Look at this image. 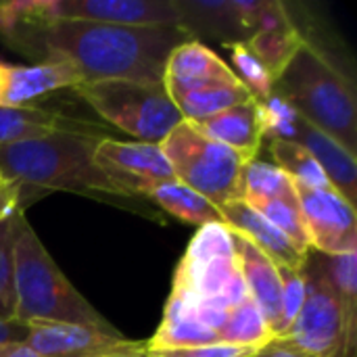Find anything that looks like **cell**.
Instances as JSON below:
<instances>
[{
    "instance_id": "6da1fadb",
    "label": "cell",
    "mask_w": 357,
    "mask_h": 357,
    "mask_svg": "<svg viewBox=\"0 0 357 357\" xmlns=\"http://www.w3.org/2000/svg\"><path fill=\"white\" fill-rule=\"evenodd\" d=\"M6 40L19 52L40 59L38 63L63 61L73 65L84 79L82 84L102 79L163 84L169 52L192 38L182 25L128 27L56 19L19 27Z\"/></svg>"
},
{
    "instance_id": "7a4b0ae2",
    "label": "cell",
    "mask_w": 357,
    "mask_h": 357,
    "mask_svg": "<svg viewBox=\"0 0 357 357\" xmlns=\"http://www.w3.org/2000/svg\"><path fill=\"white\" fill-rule=\"evenodd\" d=\"M109 138L100 132H61L38 140L0 146V178L25 190H63L134 199L126 188L96 167V144Z\"/></svg>"
},
{
    "instance_id": "3957f363",
    "label": "cell",
    "mask_w": 357,
    "mask_h": 357,
    "mask_svg": "<svg viewBox=\"0 0 357 357\" xmlns=\"http://www.w3.org/2000/svg\"><path fill=\"white\" fill-rule=\"evenodd\" d=\"M15 320L67 322L115 331L67 280L23 213L17 220L13 247Z\"/></svg>"
},
{
    "instance_id": "277c9868",
    "label": "cell",
    "mask_w": 357,
    "mask_h": 357,
    "mask_svg": "<svg viewBox=\"0 0 357 357\" xmlns=\"http://www.w3.org/2000/svg\"><path fill=\"white\" fill-rule=\"evenodd\" d=\"M274 94L356 155L357 107L354 84L324 50L305 40L276 79Z\"/></svg>"
},
{
    "instance_id": "5b68a950",
    "label": "cell",
    "mask_w": 357,
    "mask_h": 357,
    "mask_svg": "<svg viewBox=\"0 0 357 357\" xmlns=\"http://www.w3.org/2000/svg\"><path fill=\"white\" fill-rule=\"evenodd\" d=\"M176 180L203 195L218 209L243 199V174L251 163L236 151L180 121L159 144Z\"/></svg>"
},
{
    "instance_id": "8992f818",
    "label": "cell",
    "mask_w": 357,
    "mask_h": 357,
    "mask_svg": "<svg viewBox=\"0 0 357 357\" xmlns=\"http://www.w3.org/2000/svg\"><path fill=\"white\" fill-rule=\"evenodd\" d=\"M73 92L105 121L134 136L138 142L161 144L163 138L184 121L163 84L102 79L79 84Z\"/></svg>"
},
{
    "instance_id": "52a82bcc",
    "label": "cell",
    "mask_w": 357,
    "mask_h": 357,
    "mask_svg": "<svg viewBox=\"0 0 357 357\" xmlns=\"http://www.w3.org/2000/svg\"><path fill=\"white\" fill-rule=\"evenodd\" d=\"M303 278L305 301L284 339L316 357H351L356 335L349 331L343 305L322 268L320 253L310 251L303 266Z\"/></svg>"
},
{
    "instance_id": "ba28073f",
    "label": "cell",
    "mask_w": 357,
    "mask_h": 357,
    "mask_svg": "<svg viewBox=\"0 0 357 357\" xmlns=\"http://www.w3.org/2000/svg\"><path fill=\"white\" fill-rule=\"evenodd\" d=\"M295 190L312 251L320 255L357 251V218L351 203L335 188H307L295 184Z\"/></svg>"
},
{
    "instance_id": "9c48e42d",
    "label": "cell",
    "mask_w": 357,
    "mask_h": 357,
    "mask_svg": "<svg viewBox=\"0 0 357 357\" xmlns=\"http://www.w3.org/2000/svg\"><path fill=\"white\" fill-rule=\"evenodd\" d=\"M25 345L46 357H109L146 354V341L126 339L119 331H100L67 322H25Z\"/></svg>"
},
{
    "instance_id": "30bf717a",
    "label": "cell",
    "mask_w": 357,
    "mask_h": 357,
    "mask_svg": "<svg viewBox=\"0 0 357 357\" xmlns=\"http://www.w3.org/2000/svg\"><path fill=\"white\" fill-rule=\"evenodd\" d=\"M92 159L96 167H100L134 199L144 197L151 188L163 182L176 180L159 144L102 138L96 144Z\"/></svg>"
},
{
    "instance_id": "8fae6325",
    "label": "cell",
    "mask_w": 357,
    "mask_h": 357,
    "mask_svg": "<svg viewBox=\"0 0 357 357\" xmlns=\"http://www.w3.org/2000/svg\"><path fill=\"white\" fill-rule=\"evenodd\" d=\"M56 19L128 27L180 25V13L174 0H52V21Z\"/></svg>"
},
{
    "instance_id": "7c38bea8",
    "label": "cell",
    "mask_w": 357,
    "mask_h": 357,
    "mask_svg": "<svg viewBox=\"0 0 357 357\" xmlns=\"http://www.w3.org/2000/svg\"><path fill=\"white\" fill-rule=\"evenodd\" d=\"M82 82L79 71L63 61L33 65L0 61V107H27L40 96L65 88L73 90Z\"/></svg>"
},
{
    "instance_id": "4fadbf2b",
    "label": "cell",
    "mask_w": 357,
    "mask_h": 357,
    "mask_svg": "<svg viewBox=\"0 0 357 357\" xmlns=\"http://www.w3.org/2000/svg\"><path fill=\"white\" fill-rule=\"evenodd\" d=\"M218 84L234 86L241 82L234 75L232 67H228V63L209 46L197 40H188L169 52L163 69V86L169 98Z\"/></svg>"
},
{
    "instance_id": "5bb4252c",
    "label": "cell",
    "mask_w": 357,
    "mask_h": 357,
    "mask_svg": "<svg viewBox=\"0 0 357 357\" xmlns=\"http://www.w3.org/2000/svg\"><path fill=\"white\" fill-rule=\"evenodd\" d=\"M220 215L224 226H228L232 232H238L249 243H253L278 268L303 270L310 253L299 249L289 236H284L272 222H268L259 211H255L247 201L236 199L222 205Z\"/></svg>"
},
{
    "instance_id": "9a60e30c",
    "label": "cell",
    "mask_w": 357,
    "mask_h": 357,
    "mask_svg": "<svg viewBox=\"0 0 357 357\" xmlns=\"http://www.w3.org/2000/svg\"><path fill=\"white\" fill-rule=\"evenodd\" d=\"M232 243H234L241 276L247 287L249 299L261 312L274 337L280 320V301H282V282H280L278 266L238 232H232Z\"/></svg>"
},
{
    "instance_id": "2e32d148",
    "label": "cell",
    "mask_w": 357,
    "mask_h": 357,
    "mask_svg": "<svg viewBox=\"0 0 357 357\" xmlns=\"http://www.w3.org/2000/svg\"><path fill=\"white\" fill-rule=\"evenodd\" d=\"M293 142L301 144L322 167L331 186L356 207L357 201V159L339 140L312 126L299 115Z\"/></svg>"
},
{
    "instance_id": "e0dca14e",
    "label": "cell",
    "mask_w": 357,
    "mask_h": 357,
    "mask_svg": "<svg viewBox=\"0 0 357 357\" xmlns=\"http://www.w3.org/2000/svg\"><path fill=\"white\" fill-rule=\"evenodd\" d=\"M61 132H86V134H107L100 126L61 115L36 105L27 107H0V146L38 140Z\"/></svg>"
},
{
    "instance_id": "ac0fdd59",
    "label": "cell",
    "mask_w": 357,
    "mask_h": 357,
    "mask_svg": "<svg viewBox=\"0 0 357 357\" xmlns=\"http://www.w3.org/2000/svg\"><path fill=\"white\" fill-rule=\"evenodd\" d=\"M195 130L205 134L207 138L236 151L247 161H255L261 151V128L257 117V102L255 98L230 107L213 117L201 121H188Z\"/></svg>"
},
{
    "instance_id": "d6986e66",
    "label": "cell",
    "mask_w": 357,
    "mask_h": 357,
    "mask_svg": "<svg viewBox=\"0 0 357 357\" xmlns=\"http://www.w3.org/2000/svg\"><path fill=\"white\" fill-rule=\"evenodd\" d=\"M144 197L155 201L163 211H167L169 215H174L184 224L199 226V228L207 224H222L220 209L213 203H209L203 195L195 192L192 188L184 186L178 180L163 182L151 188Z\"/></svg>"
},
{
    "instance_id": "ffe728a7",
    "label": "cell",
    "mask_w": 357,
    "mask_h": 357,
    "mask_svg": "<svg viewBox=\"0 0 357 357\" xmlns=\"http://www.w3.org/2000/svg\"><path fill=\"white\" fill-rule=\"evenodd\" d=\"M307 38L301 36V31L295 27V23H287L280 27H268L253 31L247 40H243L249 50L261 61V65L268 69V73L276 79L282 75V71L289 67L297 50L303 46Z\"/></svg>"
},
{
    "instance_id": "44dd1931",
    "label": "cell",
    "mask_w": 357,
    "mask_h": 357,
    "mask_svg": "<svg viewBox=\"0 0 357 357\" xmlns=\"http://www.w3.org/2000/svg\"><path fill=\"white\" fill-rule=\"evenodd\" d=\"M253 96L249 94V90L243 84H234V86L218 84V86H207V88L178 94L172 100L178 107L184 121H201V119L213 117L230 107L247 102Z\"/></svg>"
},
{
    "instance_id": "7402d4cb",
    "label": "cell",
    "mask_w": 357,
    "mask_h": 357,
    "mask_svg": "<svg viewBox=\"0 0 357 357\" xmlns=\"http://www.w3.org/2000/svg\"><path fill=\"white\" fill-rule=\"evenodd\" d=\"M270 155L295 184L307 188H333L324 176L318 161L297 142L291 140H270Z\"/></svg>"
},
{
    "instance_id": "603a6c76",
    "label": "cell",
    "mask_w": 357,
    "mask_h": 357,
    "mask_svg": "<svg viewBox=\"0 0 357 357\" xmlns=\"http://www.w3.org/2000/svg\"><path fill=\"white\" fill-rule=\"evenodd\" d=\"M243 199H280L287 203H299L295 182L276 165L266 161H251L243 174Z\"/></svg>"
},
{
    "instance_id": "cb8c5ba5",
    "label": "cell",
    "mask_w": 357,
    "mask_h": 357,
    "mask_svg": "<svg viewBox=\"0 0 357 357\" xmlns=\"http://www.w3.org/2000/svg\"><path fill=\"white\" fill-rule=\"evenodd\" d=\"M328 282L339 297L349 331H357V251L343 255H320Z\"/></svg>"
},
{
    "instance_id": "d4e9b609",
    "label": "cell",
    "mask_w": 357,
    "mask_h": 357,
    "mask_svg": "<svg viewBox=\"0 0 357 357\" xmlns=\"http://www.w3.org/2000/svg\"><path fill=\"white\" fill-rule=\"evenodd\" d=\"M272 333L261 316V312L255 307L251 299L236 305L220 335L222 343L228 345H245V347H257L261 349L272 341Z\"/></svg>"
},
{
    "instance_id": "484cf974",
    "label": "cell",
    "mask_w": 357,
    "mask_h": 357,
    "mask_svg": "<svg viewBox=\"0 0 357 357\" xmlns=\"http://www.w3.org/2000/svg\"><path fill=\"white\" fill-rule=\"evenodd\" d=\"M232 54L234 75L238 82L249 90V94L255 100H266L274 94V77L268 73V69L261 65V61L249 50V46L241 42H226L224 44Z\"/></svg>"
},
{
    "instance_id": "4316f807",
    "label": "cell",
    "mask_w": 357,
    "mask_h": 357,
    "mask_svg": "<svg viewBox=\"0 0 357 357\" xmlns=\"http://www.w3.org/2000/svg\"><path fill=\"white\" fill-rule=\"evenodd\" d=\"M247 203L255 211H259L268 222H272L284 236H289L299 249H303L307 253L312 251L310 241H307V232H305V226L301 220L299 203H287L280 199H251Z\"/></svg>"
},
{
    "instance_id": "83f0119b",
    "label": "cell",
    "mask_w": 357,
    "mask_h": 357,
    "mask_svg": "<svg viewBox=\"0 0 357 357\" xmlns=\"http://www.w3.org/2000/svg\"><path fill=\"white\" fill-rule=\"evenodd\" d=\"M15 211L0 220V322L15 320V282H13V247L17 236Z\"/></svg>"
},
{
    "instance_id": "f1b7e54d",
    "label": "cell",
    "mask_w": 357,
    "mask_h": 357,
    "mask_svg": "<svg viewBox=\"0 0 357 357\" xmlns=\"http://www.w3.org/2000/svg\"><path fill=\"white\" fill-rule=\"evenodd\" d=\"M257 102V117H259V128L264 140H291L295 138V128L299 113L284 102L278 94H272L266 100H255Z\"/></svg>"
},
{
    "instance_id": "f546056e",
    "label": "cell",
    "mask_w": 357,
    "mask_h": 357,
    "mask_svg": "<svg viewBox=\"0 0 357 357\" xmlns=\"http://www.w3.org/2000/svg\"><path fill=\"white\" fill-rule=\"evenodd\" d=\"M52 21V0H10L0 2V36H8L25 25Z\"/></svg>"
},
{
    "instance_id": "4dcf8cb0",
    "label": "cell",
    "mask_w": 357,
    "mask_h": 357,
    "mask_svg": "<svg viewBox=\"0 0 357 357\" xmlns=\"http://www.w3.org/2000/svg\"><path fill=\"white\" fill-rule=\"evenodd\" d=\"M278 272H280V282H282V301H280V320H278L274 339H284V337H289V333L303 307L305 278H303V270L278 268Z\"/></svg>"
},
{
    "instance_id": "1f68e13d",
    "label": "cell",
    "mask_w": 357,
    "mask_h": 357,
    "mask_svg": "<svg viewBox=\"0 0 357 357\" xmlns=\"http://www.w3.org/2000/svg\"><path fill=\"white\" fill-rule=\"evenodd\" d=\"M259 349L245 347V345H201V347H180V349H161V351H146V357H251Z\"/></svg>"
},
{
    "instance_id": "d6a6232c",
    "label": "cell",
    "mask_w": 357,
    "mask_h": 357,
    "mask_svg": "<svg viewBox=\"0 0 357 357\" xmlns=\"http://www.w3.org/2000/svg\"><path fill=\"white\" fill-rule=\"evenodd\" d=\"M251 357H316L314 354L297 347L289 339H272L268 345H264L255 356Z\"/></svg>"
},
{
    "instance_id": "836d02e7",
    "label": "cell",
    "mask_w": 357,
    "mask_h": 357,
    "mask_svg": "<svg viewBox=\"0 0 357 357\" xmlns=\"http://www.w3.org/2000/svg\"><path fill=\"white\" fill-rule=\"evenodd\" d=\"M21 203H23V195L19 186L10 182H0V220L15 211H21Z\"/></svg>"
},
{
    "instance_id": "e575fe53",
    "label": "cell",
    "mask_w": 357,
    "mask_h": 357,
    "mask_svg": "<svg viewBox=\"0 0 357 357\" xmlns=\"http://www.w3.org/2000/svg\"><path fill=\"white\" fill-rule=\"evenodd\" d=\"M23 339H25V322H19V320L0 322V345L23 341Z\"/></svg>"
},
{
    "instance_id": "d590c367",
    "label": "cell",
    "mask_w": 357,
    "mask_h": 357,
    "mask_svg": "<svg viewBox=\"0 0 357 357\" xmlns=\"http://www.w3.org/2000/svg\"><path fill=\"white\" fill-rule=\"evenodd\" d=\"M0 357H46L38 351H33L29 345L23 341H13V343H2L0 345Z\"/></svg>"
},
{
    "instance_id": "8d00e7d4",
    "label": "cell",
    "mask_w": 357,
    "mask_h": 357,
    "mask_svg": "<svg viewBox=\"0 0 357 357\" xmlns=\"http://www.w3.org/2000/svg\"><path fill=\"white\" fill-rule=\"evenodd\" d=\"M109 357H146V354H121V356H109Z\"/></svg>"
},
{
    "instance_id": "74e56055",
    "label": "cell",
    "mask_w": 357,
    "mask_h": 357,
    "mask_svg": "<svg viewBox=\"0 0 357 357\" xmlns=\"http://www.w3.org/2000/svg\"><path fill=\"white\" fill-rule=\"evenodd\" d=\"M0 182H4V180H2V178H0Z\"/></svg>"
}]
</instances>
